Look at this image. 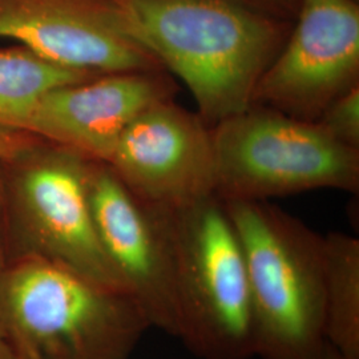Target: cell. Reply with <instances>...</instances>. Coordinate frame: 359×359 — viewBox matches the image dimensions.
Masks as SVG:
<instances>
[{
    "label": "cell",
    "instance_id": "obj_11",
    "mask_svg": "<svg viewBox=\"0 0 359 359\" xmlns=\"http://www.w3.org/2000/svg\"><path fill=\"white\" fill-rule=\"evenodd\" d=\"M177 90L164 69L102 74L48 90L26 130L107 164L129 124L154 104L173 100Z\"/></svg>",
    "mask_w": 359,
    "mask_h": 359
},
{
    "label": "cell",
    "instance_id": "obj_4",
    "mask_svg": "<svg viewBox=\"0 0 359 359\" xmlns=\"http://www.w3.org/2000/svg\"><path fill=\"white\" fill-rule=\"evenodd\" d=\"M90 164L83 154L43 139L0 163L7 262L41 259L124 290L95 228Z\"/></svg>",
    "mask_w": 359,
    "mask_h": 359
},
{
    "label": "cell",
    "instance_id": "obj_15",
    "mask_svg": "<svg viewBox=\"0 0 359 359\" xmlns=\"http://www.w3.org/2000/svg\"><path fill=\"white\" fill-rule=\"evenodd\" d=\"M40 140L29 132L0 128V163L11 160Z\"/></svg>",
    "mask_w": 359,
    "mask_h": 359
},
{
    "label": "cell",
    "instance_id": "obj_1",
    "mask_svg": "<svg viewBox=\"0 0 359 359\" xmlns=\"http://www.w3.org/2000/svg\"><path fill=\"white\" fill-rule=\"evenodd\" d=\"M124 28L179 77L210 128L252 107L294 22L249 0H114Z\"/></svg>",
    "mask_w": 359,
    "mask_h": 359
},
{
    "label": "cell",
    "instance_id": "obj_5",
    "mask_svg": "<svg viewBox=\"0 0 359 359\" xmlns=\"http://www.w3.org/2000/svg\"><path fill=\"white\" fill-rule=\"evenodd\" d=\"M175 258L179 337L198 359H253L244 253L224 201L161 208Z\"/></svg>",
    "mask_w": 359,
    "mask_h": 359
},
{
    "label": "cell",
    "instance_id": "obj_8",
    "mask_svg": "<svg viewBox=\"0 0 359 359\" xmlns=\"http://www.w3.org/2000/svg\"><path fill=\"white\" fill-rule=\"evenodd\" d=\"M88 196L99 241L124 290L151 327L177 339L175 258L163 209L142 201L108 164L93 160Z\"/></svg>",
    "mask_w": 359,
    "mask_h": 359
},
{
    "label": "cell",
    "instance_id": "obj_18",
    "mask_svg": "<svg viewBox=\"0 0 359 359\" xmlns=\"http://www.w3.org/2000/svg\"><path fill=\"white\" fill-rule=\"evenodd\" d=\"M7 256L4 249V240H3V229H1V180H0V283L4 276V271L7 269Z\"/></svg>",
    "mask_w": 359,
    "mask_h": 359
},
{
    "label": "cell",
    "instance_id": "obj_16",
    "mask_svg": "<svg viewBox=\"0 0 359 359\" xmlns=\"http://www.w3.org/2000/svg\"><path fill=\"white\" fill-rule=\"evenodd\" d=\"M259 10L287 22H294L301 0H249Z\"/></svg>",
    "mask_w": 359,
    "mask_h": 359
},
{
    "label": "cell",
    "instance_id": "obj_9",
    "mask_svg": "<svg viewBox=\"0 0 359 359\" xmlns=\"http://www.w3.org/2000/svg\"><path fill=\"white\" fill-rule=\"evenodd\" d=\"M107 164L151 205L176 208L216 194L212 128L175 99L136 117Z\"/></svg>",
    "mask_w": 359,
    "mask_h": 359
},
{
    "label": "cell",
    "instance_id": "obj_7",
    "mask_svg": "<svg viewBox=\"0 0 359 359\" xmlns=\"http://www.w3.org/2000/svg\"><path fill=\"white\" fill-rule=\"evenodd\" d=\"M355 86L358 0H301L290 35L259 79L252 105L316 123Z\"/></svg>",
    "mask_w": 359,
    "mask_h": 359
},
{
    "label": "cell",
    "instance_id": "obj_2",
    "mask_svg": "<svg viewBox=\"0 0 359 359\" xmlns=\"http://www.w3.org/2000/svg\"><path fill=\"white\" fill-rule=\"evenodd\" d=\"M149 322L132 297L26 258L0 283V335L16 359H128Z\"/></svg>",
    "mask_w": 359,
    "mask_h": 359
},
{
    "label": "cell",
    "instance_id": "obj_12",
    "mask_svg": "<svg viewBox=\"0 0 359 359\" xmlns=\"http://www.w3.org/2000/svg\"><path fill=\"white\" fill-rule=\"evenodd\" d=\"M325 339L347 359H359V240L325 236Z\"/></svg>",
    "mask_w": 359,
    "mask_h": 359
},
{
    "label": "cell",
    "instance_id": "obj_14",
    "mask_svg": "<svg viewBox=\"0 0 359 359\" xmlns=\"http://www.w3.org/2000/svg\"><path fill=\"white\" fill-rule=\"evenodd\" d=\"M316 123L335 142L359 149V86L330 104Z\"/></svg>",
    "mask_w": 359,
    "mask_h": 359
},
{
    "label": "cell",
    "instance_id": "obj_3",
    "mask_svg": "<svg viewBox=\"0 0 359 359\" xmlns=\"http://www.w3.org/2000/svg\"><path fill=\"white\" fill-rule=\"evenodd\" d=\"M224 205L244 253L256 358H311L326 342L325 236L269 201Z\"/></svg>",
    "mask_w": 359,
    "mask_h": 359
},
{
    "label": "cell",
    "instance_id": "obj_17",
    "mask_svg": "<svg viewBox=\"0 0 359 359\" xmlns=\"http://www.w3.org/2000/svg\"><path fill=\"white\" fill-rule=\"evenodd\" d=\"M310 359H347L342 355L335 347L332 346L329 342H325L321 348Z\"/></svg>",
    "mask_w": 359,
    "mask_h": 359
},
{
    "label": "cell",
    "instance_id": "obj_6",
    "mask_svg": "<svg viewBox=\"0 0 359 359\" xmlns=\"http://www.w3.org/2000/svg\"><path fill=\"white\" fill-rule=\"evenodd\" d=\"M216 196L224 201L337 189L359 191V149L335 142L317 123L252 105L212 127Z\"/></svg>",
    "mask_w": 359,
    "mask_h": 359
},
{
    "label": "cell",
    "instance_id": "obj_13",
    "mask_svg": "<svg viewBox=\"0 0 359 359\" xmlns=\"http://www.w3.org/2000/svg\"><path fill=\"white\" fill-rule=\"evenodd\" d=\"M97 75L52 63L22 44L0 50V128L27 132L43 95Z\"/></svg>",
    "mask_w": 359,
    "mask_h": 359
},
{
    "label": "cell",
    "instance_id": "obj_19",
    "mask_svg": "<svg viewBox=\"0 0 359 359\" xmlns=\"http://www.w3.org/2000/svg\"><path fill=\"white\" fill-rule=\"evenodd\" d=\"M0 359H16L11 351V348L6 344L3 337L0 335Z\"/></svg>",
    "mask_w": 359,
    "mask_h": 359
},
{
    "label": "cell",
    "instance_id": "obj_10",
    "mask_svg": "<svg viewBox=\"0 0 359 359\" xmlns=\"http://www.w3.org/2000/svg\"><path fill=\"white\" fill-rule=\"evenodd\" d=\"M0 38L92 74L163 69L129 35L114 0H0Z\"/></svg>",
    "mask_w": 359,
    "mask_h": 359
}]
</instances>
